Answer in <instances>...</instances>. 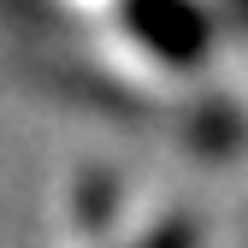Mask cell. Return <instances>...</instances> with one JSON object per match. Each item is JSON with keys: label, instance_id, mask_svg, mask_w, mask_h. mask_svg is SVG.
Here are the masks:
<instances>
[{"label": "cell", "instance_id": "obj_1", "mask_svg": "<svg viewBox=\"0 0 248 248\" xmlns=\"http://www.w3.org/2000/svg\"><path fill=\"white\" fill-rule=\"evenodd\" d=\"M195 236H189V225H166V231H154L142 248H189Z\"/></svg>", "mask_w": 248, "mask_h": 248}]
</instances>
